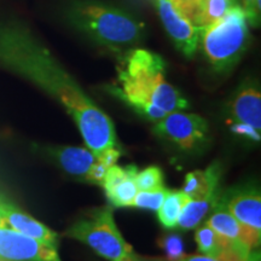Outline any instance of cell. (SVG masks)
I'll return each instance as SVG.
<instances>
[{"label": "cell", "mask_w": 261, "mask_h": 261, "mask_svg": "<svg viewBox=\"0 0 261 261\" xmlns=\"http://www.w3.org/2000/svg\"><path fill=\"white\" fill-rule=\"evenodd\" d=\"M242 8L247 15L248 23L256 27L260 19V0H243Z\"/></svg>", "instance_id": "obj_24"}, {"label": "cell", "mask_w": 261, "mask_h": 261, "mask_svg": "<svg viewBox=\"0 0 261 261\" xmlns=\"http://www.w3.org/2000/svg\"><path fill=\"white\" fill-rule=\"evenodd\" d=\"M220 180V167L213 163L204 171H194L185 177L181 191L191 200H203L218 195V187Z\"/></svg>", "instance_id": "obj_15"}, {"label": "cell", "mask_w": 261, "mask_h": 261, "mask_svg": "<svg viewBox=\"0 0 261 261\" xmlns=\"http://www.w3.org/2000/svg\"><path fill=\"white\" fill-rule=\"evenodd\" d=\"M194 27L201 29L219 19L236 0H173Z\"/></svg>", "instance_id": "obj_14"}, {"label": "cell", "mask_w": 261, "mask_h": 261, "mask_svg": "<svg viewBox=\"0 0 261 261\" xmlns=\"http://www.w3.org/2000/svg\"><path fill=\"white\" fill-rule=\"evenodd\" d=\"M191 198L180 191H169L166 196L165 201L158 211L159 221L165 228L172 230L177 227L178 218L180 215L182 208Z\"/></svg>", "instance_id": "obj_18"}, {"label": "cell", "mask_w": 261, "mask_h": 261, "mask_svg": "<svg viewBox=\"0 0 261 261\" xmlns=\"http://www.w3.org/2000/svg\"><path fill=\"white\" fill-rule=\"evenodd\" d=\"M218 198H219V194L213 197L203 198V200L188 201L179 215L177 227L181 230H191V228L197 227L205 215L215 207Z\"/></svg>", "instance_id": "obj_17"}, {"label": "cell", "mask_w": 261, "mask_h": 261, "mask_svg": "<svg viewBox=\"0 0 261 261\" xmlns=\"http://www.w3.org/2000/svg\"><path fill=\"white\" fill-rule=\"evenodd\" d=\"M38 149L68 175L80 178L85 181L89 180L90 172L97 160L96 155L89 148L40 145Z\"/></svg>", "instance_id": "obj_11"}, {"label": "cell", "mask_w": 261, "mask_h": 261, "mask_svg": "<svg viewBox=\"0 0 261 261\" xmlns=\"http://www.w3.org/2000/svg\"><path fill=\"white\" fill-rule=\"evenodd\" d=\"M64 236L79 241L109 261H137L132 247L116 226L112 208H96L65 231Z\"/></svg>", "instance_id": "obj_5"}, {"label": "cell", "mask_w": 261, "mask_h": 261, "mask_svg": "<svg viewBox=\"0 0 261 261\" xmlns=\"http://www.w3.org/2000/svg\"><path fill=\"white\" fill-rule=\"evenodd\" d=\"M138 168L135 165H130L129 173L127 177L115 185L112 190L107 192V197L114 207H133L138 188L136 185V175Z\"/></svg>", "instance_id": "obj_19"}, {"label": "cell", "mask_w": 261, "mask_h": 261, "mask_svg": "<svg viewBox=\"0 0 261 261\" xmlns=\"http://www.w3.org/2000/svg\"><path fill=\"white\" fill-rule=\"evenodd\" d=\"M158 244L165 254L166 261H179L187 255L184 241L179 233L163 234L159 238Z\"/></svg>", "instance_id": "obj_20"}, {"label": "cell", "mask_w": 261, "mask_h": 261, "mask_svg": "<svg viewBox=\"0 0 261 261\" xmlns=\"http://www.w3.org/2000/svg\"><path fill=\"white\" fill-rule=\"evenodd\" d=\"M247 256L236 252V250H227L219 254V255H205V254H197V255H185L179 261H246Z\"/></svg>", "instance_id": "obj_23"}, {"label": "cell", "mask_w": 261, "mask_h": 261, "mask_svg": "<svg viewBox=\"0 0 261 261\" xmlns=\"http://www.w3.org/2000/svg\"><path fill=\"white\" fill-rule=\"evenodd\" d=\"M67 18L97 44L120 52L143 40L145 27L128 11L98 0H73Z\"/></svg>", "instance_id": "obj_3"}, {"label": "cell", "mask_w": 261, "mask_h": 261, "mask_svg": "<svg viewBox=\"0 0 261 261\" xmlns=\"http://www.w3.org/2000/svg\"><path fill=\"white\" fill-rule=\"evenodd\" d=\"M249 42L246 12L234 4L219 19L200 29L198 48L218 73L232 69L243 56Z\"/></svg>", "instance_id": "obj_4"}, {"label": "cell", "mask_w": 261, "mask_h": 261, "mask_svg": "<svg viewBox=\"0 0 261 261\" xmlns=\"http://www.w3.org/2000/svg\"><path fill=\"white\" fill-rule=\"evenodd\" d=\"M230 122H241L261 129V93L255 80H246L227 104Z\"/></svg>", "instance_id": "obj_12"}, {"label": "cell", "mask_w": 261, "mask_h": 261, "mask_svg": "<svg viewBox=\"0 0 261 261\" xmlns=\"http://www.w3.org/2000/svg\"><path fill=\"white\" fill-rule=\"evenodd\" d=\"M205 224L221 236L242 243L249 249H256L260 246L261 234L241 224L219 201L217 202L213 213Z\"/></svg>", "instance_id": "obj_13"}, {"label": "cell", "mask_w": 261, "mask_h": 261, "mask_svg": "<svg viewBox=\"0 0 261 261\" xmlns=\"http://www.w3.org/2000/svg\"><path fill=\"white\" fill-rule=\"evenodd\" d=\"M163 27L173 44L187 57H192L198 50L200 29L181 14L173 0H154Z\"/></svg>", "instance_id": "obj_8"}, {"label": "cell", "mask_w": 261, "mask_h": 261, "mask_svg": "<svg viewBox=\"0 0 261 261\" xmlns=\"http://www.w3.org/2000/svg\"><path fill=\"white\" fill-rule=\"evenodd\" d=\"M120 155H121L120 150L116 149V146H113V148H108L106 150H103V151L99 152L96 158L97 161L103 163L107 168H110L112 166L115 165L116 161L120 158Z\"/></svg>", "instance_id": "obj_26"}, {"label": "cell", "mask_w": 261, "mask_h": 261, "mask_svg": "<svg viewBox=\"0 0 261 261\" xmlns=\"http://www.w3.org/2000/svg\"><path fill=\"white\" fill-rule=\"evenodd\" d=\"M246 261H261V256H260V252L256 249L250 250V253L248 254Z\"/></svg>", "instance_id": "obj_27"}, {"label": "cell", "mask_w": 261, "mask_h": 261, "mask_svg": "<svg viewBox=\"0 0 261 261\" xmlns=\"http://www.w3.org/2000/svg\"><path fill=\"white\" fill-rule=\"evenodd\" d=\"M136 185L140 191H155L165 188L163 185V173L156 166H149L137 173Z\"/></svg>", "instance_id": "obj_21"}, {"label": "cell", "mask_w": 261, "mask_h": 261, "mask_svg": "<svg viewBox=\"0 0 261 261\" xmlns=\"http://www.w3.org/2000/svg\"><path fill=\"white\" fill-rule=\"evenodd\" d=\"M231 130H232L234 135L242 137V138L254 140V142H260L259 130L254 129L252 126L246 125V123L232 122V125H231Z\"/></svg>", "instance_id": "obj_25"}, {"label": "cell", "mask_w": 261, "mask_h": 261, "mask_svg": "<svg viewBox=\"0 0 261 261\" xmlns=\"http://www.w3.org/2000/svg\"><path fill=\"white\" fill-rule=\"evenodd\" d=\"M168 192L169 190L166 188L159 189V190L155 191L137 192L135 201H133V207L140 208V210L159 211Z\"/></svg>", "instance_id": "obj_22"}, {"label": "cell", "mask_w": 261, "mask_h": 261, "mask_svg": "<svg viewBox=\"0 0 261 261\" xmlns=\"http://www.w3.org/2000/svg\"><path fill=\"white\" fill-rule=\"evenodd\" d=\"M0 226L11 228L58 249V234L55 231L4 197H0Z\"/></svg>", "instance_id": "obj_9"}, {"label": "cell", "mask_w": 261, "mask_h": 261, "mask_svg": "<svg viewBox=\"0 0 261 261\" xmlns=\"http://www.w3.org/2000/svg\"><path fill=\"white\" fill-rule=\"evenodd\" d=\"M152 130L159 138L167 140L185 152L198 151L210 139L208 122L197 114L168 113L155 123Z\"/></svg>", "instance_id": "obj_6"}, {"label": "cell", "mask_w": 261, "mask_h": 261, "mask_svg": "<svg viewBox=\"0 0 261 261\" xmlns=\"http://www.w3.org/2000/svg\"><path fill=\"white\" fill-rule=\"evenodd\" d=\"M0 67L29 80L57 100L94 155L116 146L112 119L21 22L0 21Z\"/></svg>", "instance_id": "obj_1"}, {"label": "cell", "mask_w": 261, "mask_h": 261, "mask_svg": "<svg viewBox=\"0 0 261 261\" xmlns=\"http://www.w3.org/2000/svg\"><path fill=\"white\" fill-rule=\"evenodd\" d=\"M0 261H62L57 248L0 226Z\"/></svg>", "instance_id": "obj_7"}, {"label": "cell", "mask_w": 261, "mask_h": 261, "mask_svg": "<svg viewBox=\"0 0 261 261\" xmlns=\"http://www.w3.org/2000/svg\"><path fill=\"white\" fill-rule=\"evenodd\" d=\"M110 92L154 122L189 108L187 98L166 79L163 58L144 48H132L123 55L117 67V86Z\"/></svg>", "instance_id": "obj_2"}, {"label": "cell", "mask_w": 261, "mask_h": 261, "mask_svg": "<svg viewBox=\"0 0 261 261\" xmlns=\"http://www.w3.org/2000/svg\"><path fill=\"white\" fill-rule=\"evenodd\" d=\"M218 201L244 226L261 234V196L259 189L248 187L230 190Z\"/></svg>", "instance_id": "obj_10"}, {"label": "cell", "mask_w": 261, "mask_h": 261, "mask_svg": "<svg viewBox=\"0 0 261 261\" xmlns=\"http://www.w3.org/2000/svg\"><path fill=\"white\" fill-rule=\"evenodd\" d=\"M195 241L200 253L205 254V255H219L227 250H236V252L243 254L244 256H248L250 250H253L242 243L221 236L207 224L197 228L195 233Z\"/></svg>", "instance_id": "obj_16"}]
</instances>
